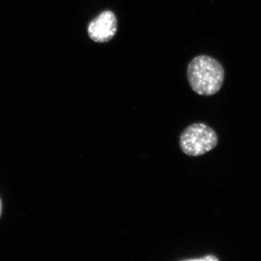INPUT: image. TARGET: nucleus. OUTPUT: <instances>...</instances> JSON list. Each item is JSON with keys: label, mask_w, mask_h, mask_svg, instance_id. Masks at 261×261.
<instances>
[{"label": "nucleus", "mask_w": 261, "mask_h": 261, "mask_svg": "<svg viewBox=\"0 0 261 261\" xmlns=\"http://www.w3.org/2000/svg\"><path fill=\"white\" fill-rule=\"evenodd\" d=\"M219 139L215 130L203 123L187 127L179 137L182 152L191 157L203 155L214 149Z\"/></svg>", "instance_id": "2"}, {"label": "nucleus", "mask_w": 261, "mask_h": 261, "mask_svg": "<svg viewBox=\"0 0 261 261\" xmlns=\"http://www.w3.org/2000/svg\"><path fill=\"white\" fill-rule=\"evenodd\" d=\"M187 79L192 90L202 96H212L221 90L225 73L217 60L207 56L195 57L187 70Z\"/></svg>", "instance_id": "1"}, {"label": "nucleus", "mask_w": 261, "mask_h": 261, "mask_svg": "<svg viewBox=\"0 0 261 261\" xmlns=\"http://www.w3.org/2000/svg\"><path fill=\"white\" fill-rule=\"evenodd\" d=\"M118 29L116 15L111 10L103 11L89 24V37L94 42H109L115 37Z\"/></svg>", "instance_id": "3"}, {"label": "nucleus", "mask_w": 261, "mask_h": 261, "mask_svg": "<svg viewBox=\"0 0 261 261\" xmlns=\"http://www.w3.org/2000/svg\"><path fill=\"white\" fill-rule=\"evenodd\" d=\"M2 214V203H1V200H0V216H1Z\"/></svg>", "instance_id": "5"}, {"label": "nucleus", "mask_w": 261, "mask_h": 261, "mask_svg": "<svg viewBox=\"0 0 261 261\" xmlns=\"http://www.w3.org/2000/svg\"><path fill=\"white\" fill-rule=\"evenodd\" d=\"M195 260V261L207 260V261H211V260H219V259H218L217 257L214 256V255H206L205 257H201V258L190 259V260Z\"/></svg>", "instance_id": "4"}]
</instances>
